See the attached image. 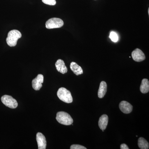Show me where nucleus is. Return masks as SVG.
Instances as JSON below:
<instances>
[{
  "label": "nucleus",
  "instance_id": "nucleus-1",
  "mask_svg": "<svg viewBox=\"0 0 149 149\" xmlns=\"http://www.w3.org/2000/svg\"><path fill=\"white\" fill-rule=\"evenodd\" d=\"M21 32L16 29L11 30L8 32L6 38V42L10 47H15L19 39L21 38Z\"/></svg>",
  "mask_w": 149,
  "mask_h": 149
},
{
  "label": "nucleus",
  "instance_id": "nucleus-2",
  "mask_svg": "<svg viewBox=\"0 0 149 149\" xmlns=\"http://www.w3.org/2000/svg\"><path fill=\"white\" fill-rule=\"evenodd\" d=\"M56 119L58 122L64 125H71L73 122V119L71 116L68 113L64 111L58 112L56 114Z\"/></svg>",
  "mask_w": 149,
  "mask_h": 149
},
{
  "label": "nucleus",
  "instance_id": "nucleus-3",
  "mask_svg": "<svg viewBox=\"0 0 149 149\" xmlns=\"http://www.w3.org/2000/svg\"><path fill=\"white\" fill-rule=\"evenodd\" d=\"M59 99L66 103H71L72 102V96L69 91L64 88H61L57 93Z\"/></svg>",
  "mask_w": 149,
  "mask_h": 149
},
{
  "label": "nucleus",
  "instance_id": "nucleus-4",
  "mask_svg": "<svg viewBox=\"0 0 149 149\" xmlns=\"http://www.w3.org/2000/svg\"><path fill=\"white\" fill-rule=\"evenodd\" d=\"M64 24L63 21L61 19L54 17L50 19L46 23V28L49 29L60 28Z\"/></svg>",
  "mask_w": 149,
  "mask_h": 149
},
{
  "label": "nucleus",
  "instance_id": "nucleus-5",
  "mask_svg": "<svg viewBox=\"0 0 149 149\" xmlns=\"http://www.w3.org/2000/svg\"><path fill=\"white\" fill-rule=\"evenodd\" d=\"M1 100L5 105L10 108L15 109L18 106L17 101L12 96L5 95L1 97Z\"/></svg>",
  "mask_w": 149,
  "mask_h": 149
},
{
  "label": "nucleus",
  "instance_id": "nucleus-6",
  "mask_svg": "<svg viewBox=\"0 0 149 149\" xmlns=\"http://www.w3.org/2000/svg\"><path fill=\"white\" fill-rule=\"evenodd\" d=\"M44 82V76L42 74H39L37 77L33 79L32 81V88L35 91H39L42 86Z\"/></svg>",
  "mask_w": 149,
  "mask_h": 149
},
{
  "label": "nucleus",
  "instance_id": "nucleus-7",
  "mask_svg": "<svg viewBox=\"0 0 149 149\" xmlns=\"http://www.w3.org/2000/svg\"><path fill=\"white\" fill-rule=\"evenodd\" d=\"M133 60L135 61H143L146 59V56L143 52L139 49H136L132 52L131 54Z\"/></svg>",
  "mask_w": 149,
  "mask_h": 149
},
{
  "label": "nucleus",
  "instance_id": "nucleus-8",
  "mask_svg": "<svg viewBox=\"0 0 149 149\" xmlns=\"http://www.w3.org/2000/svg\"><path fill=\"white\" fill-rule=\"evenodd\" d=\"M119 109L122 112L125 114H128L133 110V106L128 102L123 101L119 104Z\"/></svg>",
  "mask_w": 149,
  "mask_h": 149
},
{
  "label": "nucleus",
  "instance_id": "nucleus-9",
  "mask_svg": "<svg viewBox=\"0 0 149 149\" xmlns=\"http://www.w3.org/2000/svg\"><path fill=\"white\" fill-rule=\"evenodd\" d=\"M38 149H45L47 146V141L45 137L41 133H38L36 136Z\"/></svg>",
  "mask_w": 149,
  "mask_h": 149
},
{
  "label": "nucleus",
  "instance_id": "nucleus-10",
  "mask_svg": "<svg viewBox=\"0 0 149 149\" xmlns=\"http://www.w3.org/2000/svg\"><path fill=\"white\" fill-rule=\"evenodd\" d=\"M55 66L58 71L62 74H64L67 72V68L65 66L64 62L62 60H58L56 62Z\"/></svg>",
  "mask_w": 149,
  "mask_h": 149
},
{
  "label": "nucleus",
  "instance_id": "nucleus-11",
  "mask_svg": "<svg viewBox=\"0 0 149 149\" xmlns=\"http://www.w3.org/2000/svg\"><path fill=\"white\" fill-rule=\"evenodd\" d=\"M108 116L106 114L103 115L100 118L98 122L99 126L102 131H104V130H105L107 128L108 123Z\"/></svg>",
  "mask_w": 149,
  "mask_h": 149
},
{
  "label": "nucleus",
  "instance_id": "nucleus-12",
  "mask_svg": "<svg viewBox=\"0 0 149 149\" xmlns=\"http://www.w3.org/2000/svg\"><path fill=\"white\" fill-rule=\"evenodd\" d=\"M107 83L105 81H102L100 84V87L98 92V96L100 98H102L106 94L107 92Z\"/></svg>",
  "mask_w": 149,
  "mask_h": 149
},
{
  "label": "nucleus",
  "instance_id": "nucleus-13",
  "mask_svg": "<svg viewBox=\"0 0 149 149\" xmlns=\"http://www.w3.org/2000/svg\"><path fill=\"white\" fill-rule=\"evenodd\" d=\"M70 68L72 72L76 75H80L83 73V70L82 68L74 62H72L70 63Z\"/></svg>",
  "mask_w": 149,
  "mask_h": 149
},
{
  "label": "nucleus",
  "instance_id": "nucleus-14",
  "mask_svg": "<svg viewBox=\"0 0 149 149\" xmlns=\"http://www.w3.org/2000/svg\"><path fill=\"white\" fill-rule=\"evenodd\" d=\"M140 91L141 93L143 94H146L148 93L149 91V82L147 79H143L142 81Z\"/></svg>",
  "mask_w": 149,
  "mask_h": 149
},
{
  "label": "nucleus",
  "instance_id": "nucleus-15",
  "mask_svg": "<svg viewBox=\"0 0 149 149\" xmlns=\"http://www.w3.org/2000/svg\"><path fill=\"white\" fill-rule=\"evenodd\" d=\"M138 146L141 149H148L149 144L145 139L142 137L139 138L138 140Z\"/></svg>",
  "mask_w": 149,
  "mask_h": 149
},
{
  "label": "nucleus",
  "instance_id": "nucleus-16",
  "mask_svg": "<svg viewBox=\"0 0 149 149\" xmlns=\"http://www.w3.org/2000/svg\"><path fill=\"white\" fill-rule=\"evenodd\" d=\"M109 37L111 40L114 42H116L118 40V36L117 34L114 32H111L110 34Z\"/></svg>",
  "mask_w": 149,
  "mask_h": 149
},
{
  "label": "nucleus",
  "instance_id": "nucleus-17",
  "mask_svg": "<svg viewBox=\"0 0 149 149\" xmlns=\"http://www.w3.org/2000/svg\"><path fill=\"white\" fill-rule=\"evenodd\" d=\"M42 1L48 5L54 6L56 4V0H42Z\"/></svg>",
  "mask_w": 149,
  "mask_h": 149
},
{
  "label": "nucleus",
  "instance_id": "nucleus-18",
  "mask_svg": "<svg viewBox=\"0 0 149 149\" xmlns=\"http://www.w3.org/2000/svg\"><path fill=\"white\" fill-rule=\"evenodd\" d=\"M70 149H86V148L79 145H72L70 146Z\"/></svg>",
  "mask_w": 149,
  "mask_h": 149
},
{
  "label": "nucleus",
  "instance_id": "nucleus-19",
  "mask_svg": "<svg viewBox=\"0 0 149 149\" xmlns=\"http://www.w3.org/2000/svg\"><path fill=\"white\" fill-rule=\"evenodd\" d=\"M120 148L121 149H129L128 146L125 144H122L120 145Z\"/></svg>",
  "mask_w": 149,
  "mask_h": 149
}]
</instances>
